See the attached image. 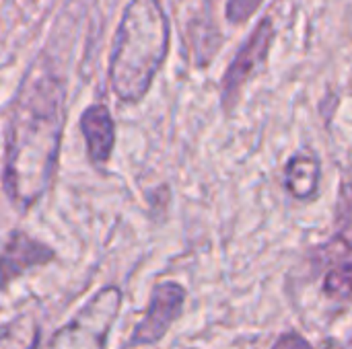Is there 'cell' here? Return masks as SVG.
Returning a JSON list of instances; mask_svg holds the SVG:
<instances>
[{"mask_svg": "<svg viewBox=\"0 0 352 349\" xmlns=\"http://www.w3.org/2000/svg\"><path fill=\"white\" fill-rule=\"evenodd\" d=\"M66 121V82L37 58L12 99L4 136L2 185L19 212L31 210L50 189Z\"/></svg>", "mask_w": 352, "mask_h": 349, "instance_id": "cell-1", "label": "cell"}, {"mask_svg": "<svg viewBox=\"0 0 352 349\" xmlns=\"http://www.w3.org/2000/svg\"><path fill=\"white\" fill-rule=\"evenodd\" d=\"M169 43L171 25L161 0H130L113 37L107 70L109 86L122 103L144 101L167 60Z\"/></svg>", "mask_w": 352, "mask_h": 349, "instance_id": "cell-2", "label": "cell"}, {"mask_svg": "<svg viewBox=\"0 0 352 349\" xmlns=\"http://www.w3.org/2000/svg\"><path fill=\"white\" fill-rule=\"evenodd\" d=\"M124 294L118 286L99 288L41 349H107L111 329L120 317Z\"/></svg>", "mask_w": 352, "mask_h": 349, "instance_id": "cell-3", "label": "cell"}, {"mask_svg": "<svg viewBox=\"0 0 352 349\" xmlns=\"http://www.w3.org/2000/svg\"><path fill=\"white\" fill-rule=\"evenodd\" d=\"M274 37H276L274 19L270 12H266L258 21L250 37L241 43V47L237 49V53L233 56L221 78V105L227 113H231L237 107L241 91L252 80V76H256L262 68H266Z\"/></svg>", "mask_w": 352, "mask_h": 349, "instance_id": "cell-4", "label": "cell"}, {"mask_svg": "<svg viewBox=\"0 0 352 349\" xmlns=\"http://www.w3.org/2000/svg\"><path fill=\"white\" fill-rule=\"evenodd\" d=\"M186 300H188V290L184 284L173 280L155 284L142 319L134 325L132 333L128 335V341L122 349L159 346L167 337L175 321L184 315Z\"/></svg>", "mask_w": 352, "mask_h": 349, "instance_id": "cell-5", "label": "cell"}, {"mask_svg": "<svg viewBox=\"0 0 352 349\" xmlns=\"http://www.w3.org/2000/svg\"><path fill=\"white\" fill-rule=\"evenodd\" d=\"M58 259V253L27 234L25 230H12L0 249V292H6L12 282L35 267H45Z\"/></svg>", "mask_w": 352, "mask_h": 349, "instance_id": "cell-6", "label": "cell"}, {"mask_svg": "<svg viewBox=\"0 0 352 349\" xmlns=\"http://www.w3.org/2000/svg\"><path fill=\"white\" fill-rule=\"evenodd\" d=\"M80 134L85 138L87 156L95 167H105L116 146V121L105 103L89 105L78 119Z\"/></svg>", "mask_w": 352, "mask_h": 349, "instance_id": "cell-7", "label": "cell"}, {"mask_svg": "<svg viewBox=\"0 0 352 349\" xmlns=\"http://www.w3.org/2000/svg\"><path fill=\"white\" fill-rule=\"evenodd\" d=\"M322 165L311 154H295L285 165V189L299 202H309L320 193Z\"/></svg>", "mask_w": 352, "mask_h": 349, "instance_id": "cell-8", "label": "cell"}, {"mask_svg": "<svg viewBox=\"0 0 352 349\" xmlns=\"http://www.w3.org/2000/svg\"><path fill=\"white\" fill-rule=\"evenodd\" d=\"M41 323L33 311L14 315L0 329V349H39Z\"/></svg>", "mask_w": 352, "mask_h": 349, "instance_id": "cell-9", "label": "cell"}, {"mask_svg": "<svg viewBox=\"0 0 352 349\" xmlns=\"http://www.w3.org/2000/svg\"><path fill=\"white\" fill-rule=\"evenodd\" d=\"M351 282H352V263L351 259L338 261L324 272L322 280V294L336 302H349L351 300Z\"/></svg>", "mask_w": 352, "mask_h": 349, "instance_id": "cell-10", "label": "cell"}, {"mask_svg": "<svg viewBox=\"0 0 352 349\" xmlns=\"http://www.w3.org/2000/svg\"><path fill=\"white\" fill-rule=\"evenodd\" d=\"M262 4H264V0H227L225 16L231 25H243L254 16V12Z\"/></svg>", "mask_w": 352, "mask_h": 349, "instance_id": "cell-11", "label": "cell"}, {"mask_svg": "<svg viewBox=\"0 0 352 349\" xmlns=\"http://www.w3.org/2000/svg\"><path fill=\"white\" fill-rule=\"evenodd\" d=\"M270 349H316L311 346V341L305 337V335H301V333H297V331H283L276 339H274V344H272V348Z\"/></svg>", "mask_w": 352, "mask_h": 349, "instance_id": "cell-12", "label": "cell"}]
</instances>
